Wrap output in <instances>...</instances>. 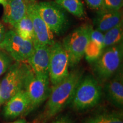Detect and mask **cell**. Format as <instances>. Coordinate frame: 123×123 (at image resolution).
I'll use <instances>...</instances> for the list:
<instances>
[{
  "label": "cell",
  "instance_id": "obj_1",
  "mask_svg": "<svg viewBox=\"0 0 123 123\" xmlns=\"http://www.w3.org/2000/svg\"><path fill=\"white\" fill-rule=\"evenodd\" d=\"M83 76L81 70H74L65 79L53 86L44 109V120L57 115L70 103L76 86Z\"/></svg>",
  "mask_w": 123,
  "mask_h": 123
},
{
  "label": "cell",
  "instance_id": "obj_2",
  "mask_svg": "<svg viewBox=\"0 0 123 123\" xmlns=\"http://www.w3.org/2000/svg\"><path fill=\"white\" fill-rule=\"evenodd\" d=\"M123 58V43L106 47L95 62L92 69L101 81H107L121 70Z\"/></svg>",
  "mask_w": 123,
  "mask_h": 123
},
{
  "label": "cell",
  "instance_id": "obj_3",
  "mask_svg": "<svg viewBox=\"0 0 123 123\" xmlns=\"http://www.w3.org/2000/svg\"><path fill=\"white\" fill-rule=\"evenodd\" d=\"M101 95V87L98 80L92 75L83 76L76 86L70 103L76 110H88L99 103Z\"/></svg>",
  "mask_w": 123,
  "mask_h": 123
},
{
  "label": "cell",
  "instance_id": "obj_4",
  "mask_svg": "<svg viewBox=\"0 0 123 123\" xmlns=\"http://www.w3.org/2000/svg\"><path fill=\"white\" fill-rule=\"evenodd\" d=\"M93 29L91 25L83 24L74 30L63 40L62 44L68 55L71 68H74L83 58L86 46Z\"/></svg>",
  "mask_w": 123,
  "mask_h": 123
},
{
  "label": "cell",
  "instance_id": "obj_5",
  "mask_svg": "<svg viewBox=\"0 0 123 123\" xmlns=\"http://www.w3.org/2000/svg\"><path fill=\"white\" fill-rule=\"evenodd\" d=\"M31 68L24 62H17L11 64L0 82L1 104L19 91L24 88L26 80Z\"/></svg>",
  "mask_w": 123,
  "mask_h": 123
},
{
  "label": "cell",
  "instance_id": "obj_6",
  "mask_svg": "<svg viewBox=\"0 0 123 123\" xmlns=\"http://www.w3.org/2000/svg\"><path fill=\"white\" fill-rule=\"evenodd\" d=\"M38 13L49 28L56 35H61L67 30L69 20L66 11L55 1L35 2Z\"/></svg>",
  "mask_w": 123,
  "mask_h": 123
},
{
  "label": "cell",
  "instance_id": "obj_7",
  "mask_svg": "<svg viewBox=\"0 0 123 123\" xmlns=\"http://www.w3.org/2000/svg\"><path fill=\"white\" fill-rule=\"evenodd\" d=\"M0 49L15 61L25 62L33 53L34 46L33 41L24 39L15 30H10L5 34L0 43Z\"/></svg>",
  "mask_w": 123,
  "mask_h": 123
},
{
  "label": "cell",
  "instance_id": "obj_8",
  "mask_svg": "<svg viewBox=\"0 0 123 123\" xmlns=\"http://www.w3.org/2000/svg\"><path fill=\"white\" fill-rule=\"evenodd\" d=\"M68 55L62 43L54 42L50 46L49 79L52 85L58 83L68 76L69 71Z\"/></svg>",
  "mask_w": 123,
  "mask_h": 123
},
{
  "label": "cell",
  "instance_id": "obj_9",
  "mask_svg": "<svg viewBox=\"0 0 123 123\" xmlns=\"http://www.w3.org/2000/svg\"><path fill=\"white\" fill-rule=\"evenodd\" d=\"M50 83L49 77L37 76L31 69L24 88L30 100L29 112L37 108L49 98L51 91Z\"/></svg>",
  "mask_w": 123,
  "mask_h": 123
},
{
  "label": "cell",
  "instance_id": "obj_10",
  "mask_svg": "<svg viewBox=\"0 0 123 123\" xmlns=\"http://www.w3.org/2000/svg\"><path fill=\"white\" fill-rule=\"evenodd\" d=\"M26 3L27 5L26 13L30 17L33 24L34 34V45L51 46L55 42L53 33L38 13L34 0H27Z\"/></svg>",
  "mask_w": 123,
  "mask_h": 123
},
{
  "label": "cell",
  "instance_id": "obj_11",
  "mask_svg": "<svg viewBox=\"0 0 123 123\" xmlns=\"http://www.w3.org/2000/svg\"><path fill=\"white\" fill-rule=\"evenodd\" d=\"M34 49L27 59L29 65L37 76L49 77L50 46L34 44Z\"/></svg>",
  "mask_w": 123,
  "mask_h": 123
},
{
  "label": "cell",
  "instance_id": "obj_12",
  "mask_svg": "<svg viewBox=\"0 0 123 123\" xmlns=\"http://www.w3.org/2000/svg\"><path fill=\"white\" fill-rule=\"evenodd\" d=\"M5 103L3 113L6 119H15L29 112L30 103L24 89L15 93Z\"/></svg>",
  "mask_w": 123,
  "mask_h": 123
},
{
  "label": "cell",
  "instance_id": "obj_13",
  "mask_svg": "<svg viewBox=\"0 0 123 123\" xmlns=\"http://www.w3.org/2000/svg\"><path fill=\"white\" fill-rule=\"evenodd\" d=\"M104 90L107 99L115 107L121 108L123 106V77L122 70L107 80Z\"/></svg>",
  "mask_w": 123,
  "mask_h": 123
},
{
  "label": "cell",
  "instance_id": "obj_14",
  "mask_svg": "<svg viewBox=\"0 0 123 123\" xmlns=\"http://www.w3.org/2000/svg\"><path fill=\"white\" fill-rule=\"evenodd\" d=\"M123 21L120 10H108L100 9L93 19L95 29L104 33Z\"/></svg>",
  "mask_w": 123,
  "mask_h": 123
},
{
  "label": "cell",
  "instance_id": "obj_15",
  "mask_svg": "<svg viewBox=\"0 0 123 123\" xmlns=\"http://www.w3.org/2000/svg\"><path fill=\"white\" fill-rule=\"evenodd\" d=\"M2 20L5 23L14 26L26 14L27 5L24 0H6Z\"/></svg>",
  "mask_w": 123,
  "mask_h": 123
},
{
  "label": "cell",
  "instance_id": "obj_16",
  "mask_svg": "<svg viewBox=\"0 0 123 123\" xmlns=\"http://www.w3.org/2000/svg\"><path fill=\"white\" fill-rule=\"evenodd\" d=\"M103 36L104 33L95 29H93L91 33L84 52L86 59L90 63L96 61L103 50Z\"/></svg>",
  "mask_w": 123,
  "mask_h": 123
},
{
  "label": "cell",
  "instance_id": "obj_17",
  "mask_svg": "<svg viewBox=\"0 0 123 123\" xmlns=\"http://www.w3.org/2000/svg\"><path fill=\"white\" fill-rule=\"evenodd\" d=\"M123 21L104 33L103 48L116 45L123 42Z\"/></svg>",
  "mask_w": 123,
  "mask_h": 123
},
{
  "label": "cell",
  "instance_id": "obj_18",
  "mask_svg": "<svg viewBox=\"0 0 123 123\" xmlns=\"http://www.w3.org/2000/svg\"><path fill=\"white\" fill-rule=\"evenodd\" d=\"M13 27L15 28V31L21 37L25 39L30 40L34 42V34L33 24L31 19L27 13Z\"/></svg>",
  "mask_w": 123,
  "mask_h": 123
},
{
  "label": "cell",
  "instance_id": "obj_19",
  "mask_svg": "<svg viewBox=\"0 0 123 123\" xmlns=\"http://www.w3.org/2000/svg\"><path fill=\"white\" fill-rule=\"evenodd\" d=\"M54 1L66 12L75 17L79 18H85V10L81 0H55Z\"/></svg>",
  "mask_w": 123,
  "mask_h": 123
},
{
  "label": "cell",
  "instance_id": "obj_20",
  "mask_svg": "<svg viewBox=\"0 0 123 123\" xmlns=\"http://www.w3.org/2000/svg\"><path fill=\"white\" fill-rule=\"evenodd\" d=\"M84 123H123L122 115L117 113H99L84 120Z\"/></svg>",
  "mask_w": 123,
  "mask_h": 123
},
{
  "label": "cell",
  "instance_id": "obj_21",
  "mask_svg": "<svg viewBox=\"0 0 123 123\" xmlns=\"http://www.w3.org/2000/svg\"><path fill=\"white\" fill-rule=\"evenodd\" d=\"M12 59L6 52L0 49V76L7 71L11 66Z\"/></svg>",
  "mask_w": 123,
  "mask_h": 123
},
{
  "label": "cell",
  "instance_id": "obj_22",
  "mask_svg": "<svg viewBox=\"0 0 123 123\" xmlns=\"http://www.w3.org/2000/svg\"><path fill=\"white\" fill-rule=\"evenodd\" d=\"M123 5V0H103L101 9L108 10H120Z\"/></svg>",
  "mask_w": 123,
  "mask_h": 123
},
{
  "label": "cell",
  "instance_id": "obj_23",
  "mask_svg": "<svg viewBox=\"0 0 123 123\" xmlns=\"http://www.w3.org/2000/svg\"><path fill=\"white\" fill-rule=\"evenodd\" d=\"M85 1L90 8L99 10L102 6L103 0H85Z\"/></svg>",
  "mask_w": 123,
  "mask_h": 123
},
{
  "label": "cell",
  "instance_id": "obj_24",
  "mask_svg": "<svg viewBox=\"0 0 123 123\" xmlns=\"http://www.w3.org/2000/svg\"><path fill=\"white\" fill-rule=\"evenodd\" d=\"M51 123H73V122L68 116H63L59 117Z\"/></svg>",
  "mask_w": 123,
  "mask_h": 123
},
{
  "label": "cell",
  "instance_id": "obj_25",
  "mask_svg": "<svg viewBox=\"0 0 123 123\" xmlns=\"http://www.w3.org/2000/svg\"><path fill=\"white\" fill-rule=\"evenodd\" d=\"M5 33L6 31L4 26L1 23H0V43L2 41Z\"/></svg>",
  "mask_w": 123,
  "mask_h": 123
},
{
  "label": "cell",
  "instance_id": "obj_26",
  "mask_svg": "<svg viewBox=\"0 0 123 123\" xmlns=\"http://www.w3.org/2000/svg\"><path fill=\"white\" fill-rule=\"evenodd\" d=\"M8 123H27V122H26V121L25 119H20L17 120L13 121V122H10Z\"/></svg>",
  "mask_w": 123,
  "mask_h": 123
},
{
  "label": "cell",
  "instance_id": "obj_27",
  "mask_svg": "<svg viewBox=\"0 0 123 123\" xmlns=\"http://www.w3.org/2000/svg\"><path fill=\"white\" fill-rule=\"evenodd\" d=\"M6 0H0V4L2 5L3 7H4L6 5Z\"/></svg>",
  "mask_w": 123,
  "mask_h": 123
},
{
  "label": "cell",
  "instance_id": "obj_28",
  "mask_svg": "<svg viewBox=\"0 0 123 123\" xmlns=\"http://www.w3.org/2000/svg\"><path fill=\"white\" fill-rule=\"evenodd\" d=\"M1 97H0V105H1Z\"/></svg>",
  "mask_w": 123,
  "mask_h": 123
}]
</instances>
